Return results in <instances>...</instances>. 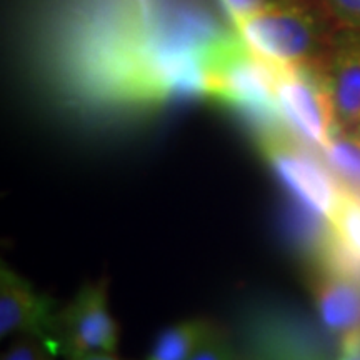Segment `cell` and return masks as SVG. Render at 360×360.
I'll use <instances>...</instances> for the list:
<instances>
[{"instance_id": "cell-1", "label": "cell", "mask_w": 360, "mask_h": 360, "mask_svg": "<svg viewBox=\"0 0 360 360\" xmlns=\"http://www.w3.org/2000/svg\"><path fill=\"white\" fill-rule=\"evenodd\" d=\"M232 25L255 56L277 67L321 62L334 39L326 15L307 0H265Z\"/></svg>"}, {"instance_id": "cell-2", "label": "cell", "mask_w": 360, "mask_h": 360, "mask_svg": "<svg viewBox=\"0 0 360 360\" xmlns=\"http://www.w3.org/2000/svg\"><path fill=\"white\" fill-rule=\"evenodd\" d=\"M204 96L242 110L262 124V130L282 125L277 112V65L255 56L237 34H217L202 56Z\"/></svg>"}, {"instance_id": "cell-3", "label": "cell", "mask_w": 360, "mask_h": 360, "mask_svg": "<svg viewBox=\"0 0 360 360\" xmlns=\"http://www.w3.org/2000/svg\"><path fill=\"white\" fill-rule=\"evenodd\" d=\"M323 60L277 67L276 84L282 125L299 141L319 150L340 130Z\"/></svg>"}, {"instance_id": "cell-4", "label": "cell", "mask_w": 360, "mask_h": 360, "mask_svg": "<svg viewBox=\"0 0 360 360\" xmlns=\"http://www.w3.org/2000/svg\"><path fill=\"white\" fill-rule=\"evenodd\" d=\"M260 147L274 172L292 195L319 217L328 219L337 204L340 188L332 174L314 154V148L294 137L283 125L265 129Z\"/></svg>"}, {"instance_id": "cell-5", "label": "cell", "mask_w": 360, "mask_h": 360, "mask_svg": "<svg viewBox=\"0 0 360 360\" xmlns=\"http://www.w3.org/2000/svg\"><path fill=\"white\" fill-rule=\"evenodd\" d=\"M49 344L65 359L85 354H115L119 326L107 302L105 282L85 283L77 295L58 310Z\"/></svg>"}, {"instance_id": "cell-6", "label": "cell", "mask_w": 360, "mask_h": 360, "mask_svg": "<svg viewBox=\"0 0 360 360\" xmlns=\"http://www.w3.org/2000/svg\"><path fill=\"white\" fill-rule=\"evenodd\" d=\"M53 300L30 285L25 278L2 265L0 272V335H37L49 342L56 319ZM51 345V344H49Z\"/></svg>"}, {"instance_id": "cell-7", "label": "cell", "mask_w": 360, "mask_h": 360, "mask_svg": "<svg viewBox=\"0 0 360 360\" xmlns=\"http://www.w3.org/2000/svg\"><path fill=\"white\" fill-rule=\"evenodd\" d=\"M323 65L340 129H360V32L335 34Z\"/></svg>"}, {"instance_id": "cell-8", "label": "cell", "mask_w": 360, "mask_h": 360, "mask_svg": "<svg viewBox=\"0 0 360 360\" xmlns=\"http://www.w3.org/2000/svg\"><path fill=\"white\" fill-rule=\"evenodd\" d=\"M319 317L340 339L360 334V282L345 267L330 265L314 281Z\"/></svg>"}, {"instance_id": "cell-9", "label": "cell", "mask_w": 360, "mask_h": 360, "mask_svg": "<svg viewBox=\"0 0 360 360\" xmlns=\"http://www.w3.org/2000/svg\"><path fill=\"white\" fill-rule=\"evenodd\" d=\"M217 330L209 322L191 319L165 327L157 335L146 360H191Z\"/></svg>"}, {"instance_id": "cell-10", "label": "cell", "mask_w": 360, "mask_h": 360, "mask_svg": "<svg viewBox=\"0 0 360 360\" xmlns=\"http://www.w3.org/2000/svg\"><path fill=\"white\" fill-rule=\"evenodd\" d=\"M319 152L332 177L360 193V129H340Z\"/></svg>"}, {"instance_id": "cell-11", "label": "cell", "mask_w": 360, "mask_h": 360, "mask_svg": "<svg viewBox=\"0 0 360 360\" xmlns=\"http://www.w3.org/2000/svg\"><path fill=\"white\" fill-rule=\"evenodd\" d=\"M327 220L340 249L360 262V193L340 188L337 204Z\"/></svg>"}, {"instance_id": "cell-12", "label": "cell", "mask_w": 360, "mask_h": 360, "mask_svg": "<svg viewBox=\"0 0 360 360\" xmlns=\"http://www.w3.org/2000/svg\"><path fill=\"white\" fill-rule=\"evenodd\" d=\"M56 355L42 337L24 334L12 342L2 360H56Z\"/></svg>"}, {"instance_id": "cell-13", "label": "cell", "mask_w": 360, "mask_h": 360, "mask_svg": "<svg viewBox=\"0 0 360 360\" xmlns=\"http://www.w3.org/2000/svg\"><path fill=\"white\" fill-rule=\"evenodd\" d=\"M322 6L340 29L360 32V0H322Z\"/></svg>"}, {"instance_id": "cell-14", "label": "cell", "mask_w": 360, "mask_h": 360, "mask_svg": "<svg viewBox=\"0 0 360 360\" xmlns=\"http://www.w3.org/2000/svg\"><path fill=\"white\" fill-rule=\"evenodd\" d=\"M191 360H236L232 349L219 334L210 337L202 347L192 355Z\"/></svg>"}, {"instance_id": "cell-15", "label": "cell", "mask_w": 360, "mask_h": 360, "mask_svg": "<svg viewBox=\"0 0 360 360\" xmlns=\"http://www.w3.org/2000/svg\"><path fill=\"white\" fill-rule=\"evenodd\" d=\"M265 0H220L222 4L225 13L231 17V20H236L238 17L245 15L257 8L259 6H262Z\"/></svg>"}, {"instance_id": "cell-16", "label": "cell", "mask_w": 360, "mask_h": 360, "mask_svg": "<svg viewBox=\"0 0 360 360\" xmlns=\"http://www.w3.org/2000/svg\"><path fill=\"white\" fill-rule=\"evenodd\" d=\"M339 360H360V334L342 339Z\"/></svg>"}, {"instance_id": "cell-17", "label": "cell", "mask_w": 360, "mask_h": 360, "mask_svg": "<svg viewBox=\"0 0 360 360\" xmlns=\"http://www.w3.org/2000/svg\"><path fill=\"white\" fill-rule=\"evenodd\" d=\"M67 360H122L117 354H85Z\"/></svg>"}]
</instances>
